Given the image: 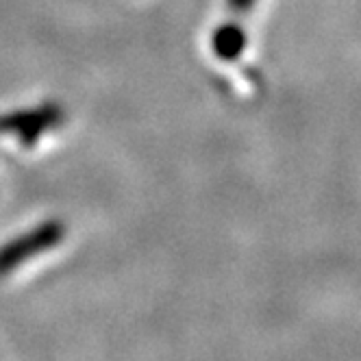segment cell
<instances>
[{"label": "cell", "mask_w": 361, "mask_h": 361, "mask_svg": "<svg viewBox=\"0 0 361 361\" xmlns=\"http://www.w3.org/2000/svg\"><path fill=\"white\" fill-rule=\"evenodd\" d=\"M246 44H248V35H246V31L242 27V22L233 20V18H228L226 22H222L212 35L214 55L220 61H226V63L238 61L244 55Z\"/></svg>", "instance_id": "3957f363"}, {"label": "cell", "mask_w": 361, "mask_h": 361, "mask_svg": "<svg viewBox=\"0 0 361 361\" xmlns=\"http://www.w3.org/2000/svg\"><path fill=\"white\" fill-rule=\"evenodd\" d=\"M63 238H66V224L61 220H46L33 226L31 231H27V233L3 244L0 246V276H5L18 266L27 264L35 255L59 246Z\"/></svg>", "instance_id": "6da1fadb"}, {"label": "cell", "mask_w": 361, "mask_h": 361, "mask_svg": "<svg viewBox=\"0 0 361 361\" xmlns=\"http://www.w3.org/2000/svg\"><path fill=\"white\" fill-rule=\"evenodd\" d=\"M66 122V111L59 102H44L29 109H16L9 114H0V133H11L20 144L33 146L44 137V133L53 131Z\"/></svg>", "instance_id": "7a4b0ae2"}, {"label": "cell", "mask_w": 361, "mask_h": 361, "mask_svg": "<svg viewBox=\"0 0 361 361\" xmlns=\"http://www.w3.org/2000/svg\"><path fill=\"white\" fill-rule=\"evenodd\" d=\"M255 3H257V0H226V9H228L231 16H233V20H240V18H244L246 13L252 11Z\"/></svg>", "instance_id": "277c9868"}]
</instances>
